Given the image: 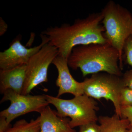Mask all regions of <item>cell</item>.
<instances>
[{
    "mask_svg": "<svg viewBox=\"0 0 132 132\" xmlns=\"http://www.w3.org/2000/svg\"><path fill=\"white\" fill-rule=\"evenodd\" d=\"M101 12L90 14L84 19H76L73 24L48 28L42 32L50 43L59 50V55L68 59L74 48L81 45L107 43L101 25Z\"/></svg>",
    "mask_w": 132,
    "mask_h": 132,
    "instance_id": "1",
    "label": "cell"
},
{
    "mask_svg": "<svg viewBox=\"0 0 132 132\" xmlns=\"http://www.w3.org/2000/svg\"><path fill=\"white\" fill-rule=\"evenodd\" d=\"M119 61L118 51L108 43L76 47L68 59L69 67L80 69L83 77L101 72L121 77Z\"/></svg>",
    "mask_w": 132,
    "mask_h": 132,
    "instance_id": "2",
    "label": "cell"
},
{
    "mask_svg": "<svg viewBox=\"0 0 132 132\" xmlns=\"http://www.w3.org/2000/svg\"><path fill=\"white\" fill-rule=\"evenodd\" d=\"M101 13L102 24L107 42L118 51L119 65L123 68V47L127 39L132 35V14L126 8L112 1H109Z\"/></svg>",
    "mask_w": 132,
    "mask_h": 132,
    "instance_id": "3",
    "label": "cell"
},
{
    "mask_svg": "<svg viewBox=\"0 0 132 132\" xmlns=\"http://www.w3.org/2000/svg\"><path fill=\"white\" fill-rule=\"evenodd\" d=\"M45 95L49 104L55 107L59 116L71 118L69 125L72 128L88 123H97L98 121V104L94 99L86 95L75 96L69 100L48 95Z\"/></svg>",
    "mask_w": 132,
    "mask_h": 132,
    "instance_id": "4",
    "label": "cell"
},
{
    "mask_svg": "<svg viewBox=\"0 0 132 132\" xmlns=\"http://www.w3.org/2000/svg\"><path fill=\"white\" fill-rule=\"evenodd\" d=\"M84 94L94 99L111 101L115 108V113L121 118L120 97L125 86L122 76L102 72L94 74L82 81Z\"/></svg>",
    "mask_w": 132,
    "mask_h": 132,
    "instance_id": "5",
    "label": "cell"
},
{
    "mask_svg": "<svg viewBox=\"0 0 132 132\" xmlns=\"http://www.w3.org/2000/svg\"><path fill=\"white\" fill-rule=\"evenodd\" d=\"M59 54L57 48L48 42L31 57L26 64V79L22 94H29L38 85L47 82L49 66Z\"/></svg>",
    "mask_w": 132,
    "mask_h": 132,
    "instance_id": "6",
    "label": "cell"
},
{
    "mask_svg": "<svg viewBox=\"0 0 132 132\" xmlns=\"http://www.w3.org/2000/svg\"><path fill=\"white\" fill-rule=\"evenodd\" d=\"M3 94L1 103L9 101L10 104L8 108L1 111L0 116L6 118L10 124L15 118L22 115L32 112L40 113L50 104L45 94L24 95L12 90H6Z\"/></svg>",
    "mask_w": 132,
    "mask_h": 132,
    "instance_id": "7",
    "label": "cell"
},
{
    "mask_svg": "<svg viewBox=\"0 0 132 132\" xmlns=\"http://www.w3.org/2000/svg\"><path fill=\"white\" fill-rule=\"evenodd\" d=\"M40 36V44L31 48H27L21 44V36H19L15 38L7 49L0 52V70L13 68L27 64L32 56L38 52L43 45L49 42L46 35L41 34Z\"/></svg>",
    "mask_w": 132,
    "mask_h": 132,
    "instance_id": "8",
    "label": "cell"
},
{
    "mask_svg": "<svg viewBox=\"0 0 132 132\" xmlns=\"http://www.w3.org/2000/svg\"><path fill=\"white\" fill-rule=\"evenodd\" d=\"M52 64L56 67L58 72L56 80V85L59 87L57 97L65 94H71L75 97L84 94L82 82H78L71 74L68 59L59 55Z\"/></svg>",
    "mask_w": 132,
    "mask_h": 132,
    "instance_id": "9",
    "label": "cell"
},
{
    "mask_svg": "<svg viewBox=\"0 0 132 132\" xmlns=\"http://www.w3.org/2000/svg\"><path fill=\"white\" fill-rule=\"evenodd\" d=\"M39 113L40 132H76L69 125L70 120L59 116L49 105Z\"/></svg>",
    "mask_w": 132,
    "mask_h": 132,
    "instance_id": "10",
    "label": "cell"
},
{
    "mask_svg": "<svg viewBox=\"0 0 132 132\" xmlns=\"http://www.w3.org/2000/svg\"><path fill=\"white\" fill-rule=\"evenodd\" d=\"M26 65L13 68L0 70V92L2 94L8 90L21 94L26 79Z\"/></svg>",
    "mask_w": 132,
    "mask_h": 132,
    "instance_id": "11",
    "label": "cell"
},
{
    "mask_svg": "<svg viewBox=\"0 0 132 132\" xmlns=\"http://www.w3.org/2000/svg\"><path fill=\"white\" fill-rule=\"evenodd\" d=\"M98 121L101 132H127L130 126L128 120L116 113L112 116H100Z\"/></svg>",
    "mask_w": 132,
    "mask_h": 132,
    "instance_id": "12",
    "label": "cell"
},
{
    "mask_svg": "<svg viewBox=\"0 0 132 132\" xmlns=\"http://www.w3.org/2000/svg\"><path fill=\"white\" fill-rule=\"evenodd\" d=\"M5 132H40L39 116L36 119L31 120L29 122L23 119L18 121Z\"/></svg>",
    "mask_w": 132,
    "mask_h": 132,
    "instance_id": "13",
    "label": "cell"
},
{
    "mask_svg": "<svg viewBox=\"0 0 132 132\" xmlns=\"http://www.w3.org/2000/svg\"><path fill=\"white\" fill-rule=\"evenodd\" d=\"M121 106H132V90L125 87L121 90L120 97Z\"/></svg>",
    "mask_w": 132,
    "mask_h": 132,
    "instance_id": "14",
    "label": "cell"
},
{
    "mask_svg": "<svg viewBox=\"0 0 132 132\" xmlns=\"http://www.w3.org/2000/svg\"><path fill=\"white\" fill-rule=\"evenodd\" d=\"M123 56L127 63L132 66V35L126 40L123 47Z\"/></svg>",
    "mask_w": 132,
    "mask_h": 132,
    "instance_id": "15",
    "label": "cell"
},
{
    "mask_svg": "<svg viewBox=\"0 0 132 132\" xmlns=\"http://www.w3.org/2000/svg\"><path fill=\"white\" fill-rule=\"evenodd\" d=\"M79 132H101L100 125L97 123H88L80 127Z\"/></svg>",
    "mask_w": 132,
    "mask_h": 132,
    "instance_id": "16",
    "label": "cell"
},
{
    "mask_svg": "<svg viewBox=\"0 0 132 132\" xmlns=\"http://www.w3.org/2000/svg\"><path fill=\"white\" fill-rule=\"evenodd\" d=\"M121 118L127 119L132 126V106H121Z\"/></svg>",
    "mask_w": 132,
    "mask_h": 132,
    "instance_id": "17",
    "label": "cell"
},
{
    "mask_svg": "<svg viewBox=\"0 0 132 132\" xmlns=\"http://www.w3.org/2000/svg\"><path fill=\"white\" fill-rule=\"evenodd\" d=\"M122 78L125 86L132 90V70L125 72L123 73Z\"/></svg>",
    "mask_w": 132,
    "mask_h": 132,
    "instance_id": "18",
    "label": "cell"
},
{
    "mask_svg": "<svg viewBox=\"0 0 132 132\" xmlns=\"http://www.w3.org/2000/svg\"><path fill=\"white\" fill-rule=\"evenodd\" d=\"M12 127L11 124L8 123L6 118L0 116V132H5Z\"/></svg>",
    "mask_w": 132,
    "mask_h": 132,
    "instance_id": "19",
    "label": "cell"
},
{
    "mask_svg": "<svg viewBox=\"0 0 132 132\" xmlns=\"http://www.w3.org/2000/svg\"><path fill=\"white\" fill-rule=\"evenodd\" d=\"M8 25L1 17L0 18V36L3 35L7 31Z\"/></svg>",
    "mask_w": 132,
    "mask_h": 132,
    "instance_id": "20",
    "label": "cell"
},
{
    "mask_svg": "<svg viewBox=\"0 0 132 132\" xmlns=\"http://www.w3.org/2000/svg\"><path fill=\"white\" fill-rule=\"evenodd\" d=\"M127 132H132V126L130 125L129 128L128 129Z\"/></svg>",
    "mask_w": 132,
    "mask_h": 132,
    "instance_id": "21",
    "label": "cell"
}]
</instances>
